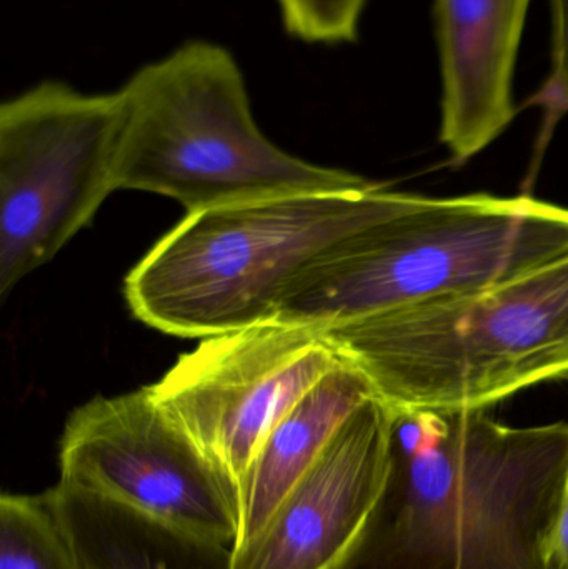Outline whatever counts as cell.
Returning <instances> with one entry per match:
<instances>
[{
  "instance_id": "16",
  "label": "cell",
  "mask_w": 568,
  "mask_h": 569,
  "mask_svg": "<svg viewBox=\"0 0 568 569\" xmlns=\"http://www.w3.org/2000/svg\"><path fill=\"white\" fill-rule=\"evenodd\" d=\"M546 569H568V475L546 543Z\"/></svg>"
},
{
  "instance_id": "6",
  "label": "cell",
  "mask_w": 568,
  "mask_h": 569,
  "mask_svg": "<svg viewBox=\"0 0 568 569\" xmlns=\"http://www.w3.org/2000/svg\"><path fill=\"white\" fill-rule=\"evenodd\" d=\"M122 97L43 80L0 107V293L46 266L116 192Z\"/></svg>"
},
{
  "instance_id": "12",
  "label": "cell",
  "mask_w": 568,
  "mask_h": 569,
  "mask_svg": "<svg viewBox=\"0 0 568 569\" xmlns=\"http://www.w3.org/2000/svg\"><path fill=\"white\" fill-rule=\"evenodd\" d=\"M370 397L373 390L367 378L342 361L283 415L240 481L239 535L233 550L262 531L343 421Z\"/></svg>"
},
{
  "instance_id": "3",
  "label": "cell",
  "mask_w": 568,
  "mask_h": 569,
  "mask_svg": "<svg viewBox=\"0 0 568 569\" xmlns=\"http://www.w3.org/2000/svg\"><path fill=\"white\" fill-rule=\"evenodd\" d=\"M416 199L379 182L187 213L130 270L127 303L149 327L199 340L273 320L290 284L330 247Z\"/></svg>"
},
{
  "instance_id": "11",
  "label": "cell",
  "mask_w": 568,
  "mask_h": 569,
  "mask_svg": "<svg viewBox=\"0 0 568 569\" xmlns=\"http://www.w3.org/2000/svg\"><path fill=\"white\" fill-rule=\"evenodd\" d=\"M47 501L77 569H232L233 547L152 520L60 481Z\"/></svg>"
},
{
  "instance_id": "13",
  "label": "cell",
  "mask_w": 568,
  "mask_h": 569,
  "mask_svg": "<svg viewBox=\"0 0 568 569\" xmlns=\"http://www.w3.org/2000/svg\"><path fill=\"white\" fill-rule=\"evenodd\" d=\"M0 569H77L46 493L0 498Z\"/></svg>"
},
{
  "instance_id": "14",
  "label": "cell",
  "mask_w": 568,
  "mask_h": 569,
  "mask_svg": "<svg viewBox=\"0 0 568 569\" xmlns=\"http://www.w3.org/2000/svg\"><path fill=\"white\" fill-rule=\"evenodd\" d=\"M283 29L310 46L356 42L367 0H276Z\"/></svg>"
},
{
  "instance_id": "4",
  "label": "cell",
  "mask_w": 568,
  "mask_h": 569,
  "mask_svg": "<svg viewBox=\"0 0 568 569\" xmlns=\"http://www.w3.org/2000/svg\"><path fill=\"white\" fill-rule=\"evenodd\" d=\"M567 256V207L530 196H417L303 270L283 295L277 320L327 330L494 287Z\"/></svg>"
},
{
  "instance_id": "5",
  "label": "cell",
  "mask_w": 568,
  "mask_h": 569,
  "mask_svg": "<svg viewBox=\"0 0 568 569\" xmlns=\"http://www.w3.org/2000/svg\"><path fill=\"white\" fill-rule=\"evenodd\" d=\"M117 190L169 197L187 213L297 192L376 187L273 146L257 126L229 49L189 40L137 69L119 89Z\"/></svg>"
},
{
  "instance_id": "15",
  "label": "cell",
  "mask_w": 568,
  "mask_h": 569,
  "mask_svg": "<svg viewBox=\"0 0 568 569\" xmlns=\"http://www.w3.org/2000/svg\"><path fill=\"white\" fill-rule=\"evenodd\" d=\"M552 20V72L532 102L559 119L568 112V0H549Z\"/></svg>"
},
{
  "instance_id": "8",
  "label": "cell",
  "mask_w": 568,
  "mask_h": 569,
  "mask_svg": "<svg viewBox=\"0 0 568 569\" xmlns=\"http://www.w3.org/2000/svg\"><path fill=\"white\" fill-rule=\"evenodd\" d=\"M340 363L323 330L273 318L203 338L150 390L239 490L272 428Z\"/></svg>"
},
{
  "instance_id": "1",
  "label": "cell",
  "mask_w": 568,
  "mask_h": 569,
  "mask_svg": "<svg viewBox=\"0 0 568 569\" xmlns=\"http://www.w3.org/2000/svg\"><path fill=\"white\" fill-rule=\"evenodd\" d=\"M393 411L390 470L333 569H546L568 475V421Z\"/></svg>"
},
{
  "instance_id": "7",
  "label": "cell",
  "mask_w": 568,
  "mask_h": 569,
  "mask_svg": "<svg viewBox=\"0 0 568 569\" xmlns=\"http://www.w3.org/2000/svg\"><path fill=\"white\" fill-rule=\"evenodd\" d=\"M60 481L187 533L233 547L239 490L149 388L77 408L59 447Z\"/></svg>"
},
{
  "instance_id": "10",
  "label": "cell",
  "mask_w": 568,
  "mask_h": 569,
  "mask_svg": "<svg viewBox=\"0 0 568 569\" xmlns=\"http://www.w3.org/2000/svg\"><path fill=\"white\" fill-rule=\"evenodd\" d=\"M530 0H436L442 76L440 142L456 163L482 152L516 119L514 76Z\"/></svg>"
},
{
  "instance_id": "9",
  "label": "cell",
  "mask_w": 568,
  "mask_h": 569,
  "mask_svg": "<svg viewBox=\"0 0 568 569\" xmlns=\"http://www.w3.org/2000/svg\"><path fill=\"white\" fill-rule=\"evenodd\" d=\"M393 411L367 398L290 488L232 569H333L359 537L390 470Z\"/></svg>"
},
{
  "instance_id": "2",
  "label": "cell",
  "mask_w": 568,
  "mask_h": 569,
  "mask_svg": "<svg viewBox=\"0 0 568 569\" xmlns=\"http://www.w3.org/2000/svg\"><path fill=\"white\" fill-rule=\"evenodd\" d=\"M323 333L392 410H490L527 388L568 380V256Z\"/></svg>"
}]
</instances>
